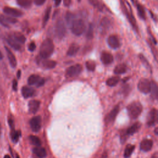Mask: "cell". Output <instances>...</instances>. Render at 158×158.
Returning a JSON list of instances; mask_svg holds the SVG:
<instances>
[{"mask_svg":"<svg viewBox=\"0 0 158 158\" xmlns=\"http://www.w3.org/2000/svg\"><path fill=\"white\" fill-rule=\"evenodd\" d=\"M127 69V66L125 64H120L115 67L114 72L117 75L122 74H124L126 72Z\"/></svg>","mask_w":158,"mask_h":158,"instance_id":"cell-25","label":"cell"},{"mask_svg":"<svg viewBox=\"0 0 158 158\" xmlns=\"http://www.w3.org/2000/svg\"><path fill=\"white\" fill-rule=\"evenodd\" d=\"M135 146L132 145H127L125 149V152H124V157L125 158H129L132 155V153L133 152L134 149H135Z\"/></svg>","mask_w":158,"mask_h":158,"instance_id":"cell-30","label":"cell"},{"mask_svg":"<svg viewBox=\"0 0 158 158\" xmlns=\"http://www.w3.org/2000/svg\"><path fill=\"white\" fill-rule=\"evenodd\" d=\"M11 36L19 43L24 44V43H25V42L26 41V38L25 37V36L20 32H14Z\"/></svg>","mask_w":158,"mask_h":158,"instance_id":"cell-23","label":"cell"},{"mask_svg":"<svg viewBox=\"0 0 158 158\" xmlns=\"http://www.w3.org/2000/svg\"><path fill=\"white\" fill-rule=\"evenodd\" d=\"M6 41L7 43L9 44V46H11V47L14 49L15 50L19 51L21 49V46L20 43H19L16 40H15L11 35L7 36V38L6 39Z\"/></svg>","mask_w":158,"mask_h":158,"instance_id":"cell-16","label":"cell"},{"mask_svg":"<svg viewBox=\"0 0 158 158\" xmlns=\"http://www.w3.org/2000/svg\"><path fill=\"white\" fill-rule=\"evenodd\" d=\"M70 27L72 33L76 36L82 35L86 28L85 22L82 19L74 20Z\"/></svg>","mask_w":158,"mask_h":158,"instance_id":"cell-3","label":"cell"},{"mask_svg":"<svg viewBox=\"0 0 158 158\" xmlns=\"http://www.w3.org/2000/svg\"><path fill=\"white\" fill-rule=\"evenodd\" d=\"M157 120V111L156 109H152L149 112L147 119V125L149 127L154 125Z\"/></svg>","mask_w":158,"mask_h":158,"instance_id":"cell-10","label":"cell"},{"mask_svg":"<svg viewBox=\"0 0 158 158\" xmlns=\"http://www.w3.org/2000/svg\"><path fill=\"white\" fill-rule=\"evenodd\" d=\"M2 19L6 22V23H11V24H15L16 23V22H17V20L16 19H15L14 17H11V16H4V15H1V16H0Z\"/></svg>","mask_w":158,"mask_h":158,"instance_id":"cell-34","label":"cell"},{"mask_svg":"<svg viewBox=\"0 0 158 158\" xmlns=\"http://www.w3.org/2000/svg\"><path fill=\"white\" fill-rule=\"evenodd\" d=\"M153 141L151 140L145 139L143 140L140 143V149L143 151L148 152L152 149Z\"/></svg>","mask_w":158,"mask_h":158,"instance_id":"cell-14","label":"cell"},{"mask_svg":"<svg viewBox=\"0 0 158 158\" xmlns=\"http://www.w3.org/2000/svg\"><path fill=\"white\" fill-rule=\"evenodd\" d=\"M0 24L2 25L3 26H4L5 27H9L8 24H7V23H6V22L2 19V17L1 16H0Z\"/></svg>","mask_w":158,"mask_h":158,"instance_id":"cell-44","label":"cell"},{"mask_svg":"<svg viewBox=\"0 0 158 158\" xmlns=\"http://www.w3.org/2000/svg\"><path fill=\"white\" fill-rule=\"evenodd\" d=\"M33 1L36 6H42L46 2V0H33Z\"/></svg>","mask_w":158,"mask_h":158,"instance_id":"cell-41","label":"cell"},{"mask_svg":"<svg viewBox=\"0 0 158 158\" xmlns=\"http://www.w3.org/2000/svg\"><path fill=\"white\" fill-rule=\"evenodd\" d=\"M142 110V105L138 101L133 102L127 106L128 113L132 119H136L141 113Z\"/></svg>","mask_w":158,"mask_h":158,"instance_id":"cell-2","label":"cell"},{"mask_svg":"<svg viewBox=\"0 0 158 158\" xmlns=\"http://www.w3.org/2000/svg\"><path fill=\"white\" fill-rule=\"evenodd\" d=\"M55 46L53 42L47 39L42 43L40 50V56L42 59H48L53 53Z\"/></svg>","mask_w":158,"mask_h":158,"instance_id":"cell-1","label":"cell"},{"mask_svg":"<svg viewBox=\"0 0 158 158\" xmlns=\"http://www.w3.org/2000/svg\"><path fill=\"white\" fill-rule=\"evenodd\" d=\"M101 61L104 65H109L113 62L114 58L109 52L104 51L101 55Z\"/></svg>","mask_w":158,"mask_h":158,"instance_id":"cell-12","label":"cell"},{"mask_svg":"<svg viewBox=\"0 0 158 158\" xmlns=\"http://www.w3.org/2000/svg\"><path fill=\"white\" fill-rule=\"evenodd\" d=\"M132 3H134V0H132Z\"/></svg>","mask_w":158,"mask_h":158,"instance_id":"cell-53","label":"cell"},{"mask_svg":"<svg viewBox=\"0 0 158 158\" xmlns=\"http://www.w3.org/2000/svg\"><path fill=\"white\" fill-rule=\"evenodd\" d=\"M40 102L37 100H32L28 103V111L31 114H35L39 111Z\"/></svg>","mask_w":158,"mask_h":158,"instance_id":"cell-13","label":"cell"},{"mask_svg":"<svg viewBox=\"0 0 158 158\" xmlns=\"http://www.w3.org/2000/svg\"><path fill=\"white\" fill-rule=\"evenodd\" d=\"M51 7H48V8L46 9V11L44 12V17L43 19V26L44 27L46 25L47 23L48 22L50 17V14H51Z\"/></svg>","mask_w":158,"mask_h":158,"instance_id":"cell-32","label":"cell"},{"mask_svg":"<svg viewBox=\"0 0 158 158\" xmlns=\"http://www.w3.org/2000/svg\"><path fill=\"white\" fill-rule=\"evenodd\" d=\"M19 6L25 9L30 8L32 4V0H17Z\"/></svg>","mask_w":158,"mask_h":158,"instance_id":"cell-24","label":"cell"},{"mask_svg":"<svg viewBox=\"0 0 158 158\" xmlns=\"http://www.w3.org/2000/svg\"><path fill=\"white\" fill-rule=\"evenodd\" d=\"M82 66L79 64H77L76 65L69 67V68L66 70V76L67 77H76L79 76V75L82 72Z\"/></svg>","mask_w":158,"mask_h":158,"instance_id":"cell-5","label":"cell"},{"mask_svg":"<svg viewBox=\"0 0 158 158\" xmlns=\"http://www.w3.org/2000/svg\"><path fill=\"white\" fill-rule=\"evenodd\" d=\"M28 138L32 145L36 146H40L42 145V141L38 137L35 136V135H31Z\"/></svg>","mask_w":158,"mask_h":158,"instance_id":"cell-28","label":"cell"},{"mask_svg":"<svg viewBox=\"0 0 158 158\" xmlns=\"http://www.w3.org/2000/svg\"><path fill=\"white\" fill-rule=\"evenodd\" d=\"M62 0H55V3L56 6H58L60 4H61Z\"/></svg>","mask_w":158,"mask_h":158,"instance_id":"cell-46","label":"cell"},{"mask_svg":"<svg viewBox=\"0 0 158 158\" xmlns=\"http://www.w3.org/2000/svg\"><path fill=\"white\" fill-rule=\"evenodd\" d=\"M17 158H19V157L18 156H17Z\"/></svg>","mask_w":158,"mask_h":158,"instance_id":"cell-54","label":"cell"},{"mask_svg":"<svg viewBox=\"0 0 158 158\" xmlns=\"http://www.w3.org/2000/svg\"><path fill=\"white\" fill-rule=\"evenodd\" d=\"M100 24H101V26L103 28L108 29V28H110L112 23H111V20L108 17H105L102 19Z\"/></svg>","mask_w":158,"mask_h":158,"instance_id":"cell-29","label":"cell"},{"mask_svg":"<svg viewBox=\"0 0 158 158\" xmlns=\"http://www.w3.org/2000/svg\"><path fill=\"white\" fill-rule=\"evenodd\" d=\"M86 67L90 71H94L96 68V64L93 61H88L86 62Z\"/></svg>","mask_w":158,"mask_h":158,"instance_id":"cell-38","label":"cell"},{"mask_svg":"<svg viewBox=\"0 0 158 158\" xmlns=\"http://www.w3.org/2000/svg\"><path fill=\"white\" fill-rule=\"evenodd\" d=\"M4 12L7 15V16H9L13 17H21L22 15H23V12L21 11L13 8V7H5L3 9Z\"/></svg>","mask_w":158,"mask_h":158,"instance_id":"cell-8","label":"cell"},{"mask_svg":"<svg viewBox=\"0 0 158 158\" xmlns=\"http://www.w3.org/2000/svg\"><path fill=\"white\" fill-rule=\"evenodd\" d=\"M12 89L14 90V91H17V82L15 79L12 82Z\"/></svg>","mask_w":158,"mask_h":158,"instance_id":"cell-43","label":"cell"},{"mask_svg":"<svg viewBox=\"0 0 158 158\" xmlns=\"http://www.w3.org/2000/svg\"><path fill=\"white\" fill-rule=\"evenodd\" d=\"M44 79L40 78V80H39V81L38 82V83H37V84H36V87H40L43 86L44 85Z\"/></svg>","mask_w":158,"mask_h":158,"instance_id":"cell-42","label":"cell"},{"mask_svg":"<svg viewBox=\"0 0 158 158\" xmlns=\"http://www.w3.org/2000/svg\"><path fill=\"white\" fill-rule=\"evenodd\" d=\"M79 50V45L77 44L74 43L71 45L68 50H67V56H74L77 53Z\"/></svg>","mask_w":158,"mask_h":158,"instance_id":"cell-21","label":"cell"},{"mask_svg":"<svg viewBox=\"0 0 158 158\" xmlns=\"http://www.w3.org/2000/svg\"><path fill=\"white\" fill-rule=\"evenodd\" d=\"M33 153L39 158H44L47 156V151L44 148L40 146H36L33 149Z\"/></svg>","mask_w":158,"mask_h":158,"instance_id":"cell-18","label":"cell"},{"mask_svg":"<svg viewBox=\"0 0 158 158\" xmlns=\"http://www.w3.org/2000/svg\"><path fill=\"white\" fill-rule=\"evenodd\" d=\"M107 156H108V154H107V153L105 152V153H103V156H102L101 158H107Z\"/></svg>","mask_w":158,"mask_h":158,"instance_id":"cell-47","label":"cell"},{"mask_svg":"<svg viewBox=\"0 0 158 158\" xmlns=\"http://www.w3.org/2000/svg\"><path fill=\"white\" fill-rule=\"evenodd\" d=\"M1 124H0V135H1Z\"/></svg>","mask_w":158,"mask_h":158,"instance_id":"cell-52","label":"cell"},{"mask_svg":"<svg viewBox=\"0 0 158 158\" xmlns=\"http://www.w3.org/2000/svg\"><path fill=\"white\" fill-rule=\"evenodd\" d=\"M93 27L92 24H90L88 27V29L87 32V38L89 40H91L93 38V35H94V31H93Z\"/></svg>","mask_w":158,"mask_h":158,"instance_id":"cell-37","label":"cell"},{"mask_svg":"<svg viewBox=\"0 0 158 158\" xmlns=\"http://www.w3.org/2000/svg\"><path fill=\"white\" fill-rule=\"evenodd\" d=\"M108 44L112 49H117L120 47V40L118 36L115 35H111L108 37Z\"/></svg>","mask_w":158,"mask_h":158,"instance_id":"cell-11","label":"cell"},{"mask_svg":"<svg viewBox=\"0 0 158 158\" xmlns=\"http://www.w3.org/2000/svg\"><path fill=\"white\" fill-rule=\"evenodd\" d=\"M141 127V124L140 122H136L133 124L131 127L128 128L126 130L127 135H132L137 132Z\"/></svg>","mask_w":158,"mask_h":158,"instance_id":"cell-20","label":"cell"},{"mask_svg":"<svg viewBox=\"0 0 158 158\" xmlns=\"http://www.w3.org/2000/svg\"><path fill=\"white\" fill-rule=\"evenodd\" d=\"M139 57H140V59L141 61V62L143 63V64L145 65V66H146V68L149 69H151V67H150V66H149V64L148 61H147V59H146V58L141 54H140L139 55Z\"/></svg>","mask_w":158,"mask_h":158,"instance_id":"cell-39","label":"cell"},{"mask_svg":"<svg viewBox=\"0 0 158 158\" xmlns=\"http://www.w3.org/2000/svg\"><path fill=\"white\" fill-rule=\"evenodd\" d=\"M71 0H64V4L66 7H69L71 4Z\"/></svg>","mask_w":158,"mask_h":158,"instance_id":"cell-45","label":"cell"},{"mask_svg":"<svg viewBox=\"0 0 158 158\" xmlns=\"http://www.w3.org/2000/svg\"><path fill=\"white\" fill-rule=\"evenodd\" d=\"M88 2L90 4H92L93 7L98 9L99 10L103 9V6L101 4L100 0H88Z\"/></svg>","mask_w":158,"mask_h":158,"instance_id":"cell-35","label":"cell"},{"mask_svg":"<svg viewBox=\"0 0 158 158\" xmlns=\"http://www.w3.org/2000/svg\"><path fill=\"white\" fill-rule=\"evenodd\" d=\"M119 112V105H117V106L112 109V111L109 112V113L106 116L104 119L105 123L106 124H109L112 123L115 120L117 114Z\"/></svg>","mask_w":158,"mask_h":158,"instance_id":"cell-9","label":"cell"},{"mask_svg":"<svg viewBox=\"0 0 158 158\" xmlns=\"http://www.w3.org/2000/svg\"><path fill=\"white\" fill-rule=\"evenodd\" d=\"M35 93V90L30 87H24L22 88V95L24 98H28L32 97Z\"/></svg>","mask_w":158,"mask_h":158,"instance_id":"cell-17","label":"cell"},{"mask_svg":"<svg viewBox=\"0 0 158 158\" xmlns=\"http://www.w3.org/2000/svg\"><path fill=\"white\" fill-rule=\"evenodd\" d=\"M5 50H6L7 58H8V59H9V63H10L11 67H12L14 68V67H16L17 66L16 58V57H15L14 55L12 53V52L11 51V50L9 48H7V47H5Z\"/></svg>","mask_w":158,"mask_h":158,"instance_id":"cell-15","label":"cell"},{"mask_svg":"<svg viewBox=\"0 0 158 158\" xmlns=\"http://www.w3.org/2000/svg\"><path fill=\"white\" fill-rule=\"evenodd\" d=\"M138 88L141 93L148 94L150 92L151 82L147 79H141L138 82Z\"/></svg>","mask_w":158,"mask_h":158,"instance_id":"cell-6","label":"cell"},{"mask_svg":"<svg viewBox=\"0 0 158 158\" xmlns=\"http://www.w3.org/2000/svg\"><path fill=\"white\" fill-rule=\"evenodd\" d=\"M120 80V78L119 77H113L109 78L106 81V85L109 87H114L116 86Z\"/></svg>","mask_w":158,"mask_h":158,"instance_id":"cell-31","label":"cell"},{"mask_svg":"<svg viewBox=\"0 0 158 158\" xmlns=\"http://www.w3.org/2000/svg\"><path fill=\"white\" fill-rule=\"evenodd\" d=\"M3 56L2 53H1V51H0V60H1L3 59Z\"/></svg>","mask_w":158,"mask_h":158,"instance_id":"cell-50","label":"cell"},{"mask_svg":"<svg viewBox=\"0 0 158 158\" xmlns=\"http://www.w3.org/2000/svg\"><path fill=\"white\" fill-rule=\"evenodd\" d=\"M28 48V50L32 52V51H35V50L36 49V44H35V43L34 42H31V43L29 44Z\"/></svg>","mask_w":158,"mask_h":158,"instance_id":"cell-40","label":"cell"},{"mask_svg":"<svg viewBox=\"0 0 158 158\" xmlns=\"http://www.w3.org/2000/svg\"><path fill=\"white\" fill-rule=\"evenodd\" d=\"M151 158H158V156H157V153H155L153 155V156H152V157Z\"/></svg>","mask_w":158,"mask_h":158,"instance_id":"cell-49","label":"cell"},{"mask_svg":"<svg viewBox=\"0 0 158 158\" xmlns=\"http://www.w3.org/2000/svg\"><path fill=\"white\" fill-rule=\"evenodd\" d=\"M74 15L69 12H67L66 14V20L67 22V24L69 25H71L72 23L73 22V21L75 20L74 19Z\"/></svg>","mask_w":158,"mask_h":158,"instance_id":"cell-36","label":"cell"},{"mask_svg":"<svg viewBox=\"0 0 158 158\" xmlns=\"http://www.w3.org/2000/svg\"><path fill=\"white\" fill-rule=\"evenodd\" d=\"M30 125L33 132H38L40 130L42 126L41 117L38 116L32 118L30 120Z\"/></svg>","mask_w":158,"mask_h":158,"instance_id":"cell-7","label":"cell"},{"mask_svg":"<svg viewBox=\"0 0 158 158\" xmlns=\"http://www.w3.org/2000/svg\"><path fill=\"white\" fill-rule=\"evenodd\" d=\"M57 63L56 61L52 60H48L47 59H44V60L42 61V66L43 68L46 69H51L56 67Z\"/></svg>","mask_w":158,"mask_h":158,"instance_id":"cell-19","label":"cell"},{"mask_svg":"<svg viewBox=\"0 0 158 158\" xmlns=\"http://www.w3.org/2000/svg\"><path fill=\"white\" fill-rule=\"evenodd\" d=\"M4 158H11V157L9 155H5L4 157Z\"/></svg>","mask_w":158,"mask_h":158,"instance_id":"cell-51","label":"cell"},{"mask_svg":"<svg viewBox=\"0 0 158 158\" xmlns=\"http://www.w3.org/2000/svg\"><path fill=\"white\" fill-rule=\"evenodd\" d=\"M20 136V132L19 131H16L14 129H11V137L12 140V141L16 143L18 141L19 137Z\"/></svg>","mask_w":158,"mask_h":158,"instance_id":"cell-33","label":"cell"},{"mask_svg":"<svg viewBox=\"0 0 158 158\" xmlns=\"http://www.w3.org/2000/svg\"><path fill=\"white\" fill-rule=\"evenodd\" d=\"M41 77L38 76V75L33 74L32 76H30L28 79V84L29 85H36L37 83L39 81Z\"/></svg>","mask_w":158,"mask_h":158,"instance_id":"cell-27","label":"cell"},{"mask_svg":"<svg viewBox=\"0 0 158 158\" xmlns=\"http://www.w3.org/2000/svg\"><path fill=\"white\" fill-rule=\"evenodd\" d=\"M137 8L138 11V14L140 17L142 19L145 20L146 19V13L143 6L140 4L139 3L137 2Z\"/></svg>","mask_w":158,"mask_h":158,"instance_id":"cell-26","label":"cell"},{"mask_svg":"<svg viewBox=\"0 0 158 158\" xmlns=\"http://www.w3.org/2000/svg\"><path fill=\"white\" fill-rule=\"evenodd\" d=\"M66 33V27L62 19H59L55 25V34L59 39H62Z\"/></svg>","mask_w":158,"mask_h":158,"instance_id":"cell-4","label":"cell"},{"mask_svg":"<svg viewBox=\"0 0 158 158\" xmlns=\"http://www.w3.org/2000/svg\"><path fill=\"white\" fill-rule=\"evenodd\" d=\"M150 92L151 93V96L153 100H157L158 97V88L157 84L154 81H152V82L151 83Z\"/></svg>","mask_w":158,"mask_h":158,"instance_id":"cell-22","label":"cell"},{"mask_svg":"<svg viewBox=\"0 0 158 158\" xmlns=\"http://www.w3.org/2000/svg\"><path fill=\"white\" fill-rule=\"evenodd\" d=\"M20 75H21V71H19L17 72V78L19 79L20 77Z\"/></svg>","mask_w":158,"mask_h":158,"instance_id":"cell-48","label":"cell"}]
</instances>
